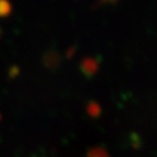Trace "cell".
I'll return each instance as SVG.
<instances>
[{
	"label": "cell",
	"mask_w": 157,
	"mask_h": 157,
	"mask_svg": "<svg viewBox=\"0 0 157 157\" xmlns=\"http://www.w3.org/2000/svg\"><path fill=\"white\" fill-rule=\"evenodd\" d=\"M109 1H117V0H109Z\"/></svg>",
	"instance_id": "cell-6"
},
{
	"label": "cell",
	"mask_w": 157,
	"mask_h": 157,
	"mask_svg": "<svg viewBox=\"0 0 157 157\" xmlns=\"http://www.w3.org/2000/svg\"><path fill=\"white\" fill-rule=\"evenodd\" d=\"M87 157H109V155L103 147H94L87 153Z\"/></svg>",
	"instance_id": "cell-4"
},
{
	"label": "cell",
	"mask_w": 157,
	"mask_h": 157,
	"mask_svg": "<svg viewBox=\"0 0 157 157\" xmlns=\"http://www.w3.org/2000/svg\"><path fill=\"white\" fill-rule=\"evenodd\" d=\"M98 66H99V61L97 59L93 58V57H87V58H84L82 60L81 64H80V69L86 78H92L97 72Z\"/></svg>",
	"instance_id": "cell-1"
},
{
	"label": "cell",
	"mask_w": 157,
	"mask_h": 157,
	"mask_svg": "<svg viewBox=\"0 0 157 157\" xmlns=\"http://www.w3.org/2000/svg\"><path fill=\"white\" fill-rule=\"evenodd\" d=\"M87 113L92 117H98L101 113V106L95 101H91L87 105Z\"/></svg>",
	"instance_id": "cell-5"
},
{
	"label": "cell",
	"mask_w": 157,
	"mask_h": 157,
	"mask_svg": "<svg viewBox=\"0 0 157 157\" xmlns=\"http://www.w3.org/2000/svg\"><path fill=\"white\" fill-rule=\"evenodd\" d=\"M0 34H1V29H0Z\"/></svg>",
	"instance_id": "cell-7"
},
{
	"label": "cell",
	"mask_w": 157,
	"mask_h": 157,
	"mask_svg": "<svg viewBox=\"0 0 157 157\" xmlns=\"http://www.w3.org/2000/svg\"><path fill=\"white\" fill-rule=\"evenodd\" d=\"M44 63L47 68L55 69L60 63V56L57 52H48L45 54L44 57Z\"/></svg>",
	"instance_id": "cell-2"
},
{
	"label": "cell",
	"mask_w": 157,
	"mask_h": 157,
	"mask_svg": "<svg viewBox=\"0 0 157 157\" xmlns=\"http://www.w3.org/2000/svg\"><path fill=\"white\" fill-rule=\"evenodd\" d=\"M12 6L9 0H0V17H7L11 14Z\"/></svg>",
	"instance_id": "cell-3"
}]
</instances>
